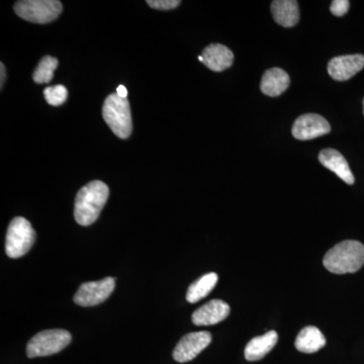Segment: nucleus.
I'll use <instances>...</instances> for the list:
<instances>
[{
	"label": "nucleus",
	"mask_w": 364,
	"mask_h": 364,
	"mask_svg": "<svg viewBox=\"0 0 364 364\" xmlns=\"http://www.w3.org/2000/svg\"><path fill=\"white\" fill-rule=\"evenodd\" d=\"M109 196L105 182L93 181L78 191L74 207V218L80 226H90L97 221Z\"/></svg>",
	"instance_id": "obj_1"
},
{
	"label": "nucleus",
	"mask_w": 364,
	"mask_h": 364,
	"mask_svg": "<svg viewBox=\"0 0 364 364\" xmlns=\"http://www.w3.org/2000/svg\"><path fill=\"white\" fill-rule=\"evenodd\" d=\"M323 263L335 274L358 272L364 264V245L355 240L340 242L326 253Z\"/></svg>",
	"instance_id": "obj_2"
},
{
	"label": "nucleus",
	"mask_w": 364,
	"mask_h": 364,
	"mask_svg": "<svg viewBox=\"0 0 364 364\" xmlns=\"http://www.w3.org/2000/svg\"><path fill=\"white\" fill-rule=\"evenodd\" d=\"M102 116L114 135L119 139L130 136L133 130V122L128 98L119 97L117 93L109 95L105 98Z\"/></svg>",
	"instance_id": "obj_3"
},
{
	"label": "nucleus",
	"mask_w": 364,
	"mask_h": 364,
	"mask_svg": "<svg viewBox=\"0 0 364 364\" xmlns=\"http://www.w3.org/2000/svg\"><path fill=\"white\" fill-rule=\"evenodd\" d=\"M36 231L31 223L23 217L14 218L7 229L6 252L11 258L26 255L36 241Z\"/></svg>",
	"instance_id": "obj_4"
},
{
	"label": "nucleus",
	"mask_w": 364,
	"mask_h": 364,
	"mask_svg": "<svg viewBox=\"0 0 364 364\" xmlns=\"http://www.w3.org/2000/svg\"><path fill=\"white\" fill-rule=\"evenodd\" d=\"M71 334L63 329L45 330L38 333L26 345V355L28 358H43L66 348L71 342Z\"/></svg>",
	"instance_id": "obj_5"
},
{
	"label": "nucleus",
	"mask_w": 364,
	"mask_h": 364,
	"mask_svg": "<svg viewBox=\"0 0 364 364\" xmlns=\"http://www.w3.org/2000/svg\"><path fill=\"white\" fill-rule=\"evenodd\" d=\"M63 11L58 0H23L14 4V11L23 20L35 23H49Z\"/></svg>",
	"instance_id": "obj_6"
},
{
	"label": "nucleus",
	"mask_w": 364,
	"mask_h": 364,
	"mask_svg": "<svg viewBox=\"0 0 364 364\" xmlns=\"http://www.w3.org/2000/svg\"><path fill=\"white\" fill-rule=\"evenodd\" d=\"M116 287L114 277H105L97 282H85L74 296V303L81 306H93L104 303L109 298Z\"/></svg>",
	"instance_id": "obj_7"
},
{
	"label": "nucleus",
	"mask_w": 364,
	"mask_h": 364,
	"mask_svg": "<svg viewBox=\"0 0 364 364\" xmlns=\"http://www.w3.org/2000/svg\"><path fill=\"white\" fill-rule=\"evenodd\" d=\"M331 126L324 117L317 114H305L296 117L291 128V134L296 140L309 141L327 135Z\"/></svg>",
	"instance_id": "obj_8"
},
{
	"label": "nucleus",
	"mask_w": 364,
	"mask_h": 364,
	"mask_svg": "<svg viewBox=\"0 0 364 364\" xmlns=\"http://www.w3.org/2000/svg\"><path fill=\"white\" fill-rule=\"evenodd\" d=\"M212 342V335L208 331L193 332L182 337L173 350L174 360L186 363L195 359Z\"/></svg>",
	"instance_id": "obj_9"
},
{
	"label": "nucleus",
	"mask_w": 364,
	"mask_h": 364,
	"mask_svg": "<svg viewBox=\"0 0 364 364\" xmlns=\"http://www.w3.org/2000/svg\"><path fill=\"white\" fill-rule=\"evenodd\" d=\"M363 68L364 56L361 54L337 56L328 63V73L337 81L349 80Z\"/></svg>",
	"instance_id": "obj_10"
},
{
	"label": "nucleus",
	"mask_w": 364,
	"mask_h": 364,
	"mask_svg": "<svg viewBox=\"0 0 364 364\" xmlns=\"http://www.w3.org/2000/svg\"><path fill=\"white\" fill-rule=\"evenodd\" d=\"M230 306L222 299H212L193 314V324L210 326L222 322L230 315Z\"/></svg>",
	"instance_id": "obj_11"
},
{
	"label": "nucleus",
	"mask_w": 364,
	"mask_h": 364,
	"mask_svg": "<svg viewBox=\"0 0 364 364\" xmlns=\"http://www.w3.org/2000/svg\"><path fill=\"white\" fill-rule=\"evenodd\" d=\"M318 161L326 168L334 172L345 183L352 186L355 181L348 162L339 151L331 149V148L321 151L318 154Z\"/></svg>",
	"instance_id": "obj_12"
},
{
	"label": "nucleus",
	"mask_w": 364,
	"mask_h": 364,
	"mask_svg": "<svg viewBox=\"0 0 364 364\" xmlns=\"http://www.w3.org/2000/svg\"><path fill=\"white\" fill-rule=\"evenodd\" d=\"M202 63L210 70L222 72L233 65L234 54L229 48L221 44H210L203 49Z\"/></svg>",
	"instance_id": "obj_13"
},
{
	"label": "nucleus",
	"mask_w": 364,
	"mask_h": 364,
	"mask_svg": "<svg viewBox=\"0 0 364 364\" xmlns=\"http://www.w3.org/2000/svg\"><path fill=\"white\" fill-rule=\"evenodd\" d=\"M289 82L291 79L284 69H268L261 79L260 90L268 97H279L289 88Z\"/></svg>",
	"instance_id": "obj_14"
},
{
	"label": "nucleus",
	"mask_w": 364,
	"mask_h": 364,
	"mask_svg": "<svg viewBox=\"0 0 364 364\" xmlns=\"http://www.w3.org/2000/svg\"><path fill=\"white\" fill-rule=\"evenodd\" d=\"M274 21L284 28H293L299 21V7L296 0H274L272 4Z\"/></svg>",
	"instance_id": "obj_15"
},
{
	"label": "nucleus",
	"mask_w": 364,
	"mask_h": 364,
	"mask_svg": "<svg viewBox=\"0 0 364 364\" xmlns=\"http://www.w3.org/2000/svg\"><path fill=\"white\" fill-rule=\"evenodd\" d=\"M279 335L275 331L267 332L262 336L255 337L245 347V358L248 361H257L264 358L277 343Z\"/></svg>",
	"instance_id": "obj_16"
},
{
	"label": "nucleus",
	"mask_w": 364,
	"mask_h": 364,
	"mask_svg": "<svg viewBox=\"0 0 364 364\" xmlns=\"http://www.w3.org/2000/svg\"><path fill=\"white\" fill-rule=\"evenodd\" d=\"M296 348L303 353H315L326 345V338L323 333L314 326H308L299 333L296 339Z\"/></svg>",
	"instance_id": "obj_17"
},
{
	"label": "nucleus",
	"mask_w": 364,
	"mask_h": 364,
	"mask_svg": "<svg viewBox=\"0 0 364 364\" xmlns=\"http://www.w3.org/2000/svg\"><path fill=\"white\" fill-rule=\"evenodd\" d=\"M217 282V273L210 272L203 275L200 279L189 286L188 293H186V301L191 304L198 303L215 289Z\"/></svg>",
	"instance_id": "obj_18"
},
{
	"label": "nucleus",
	"mask_w": 364,
	"mask_h": 364,
	"mask_svg": "<svg viewBox=\"0 0 364 364\" xmlns=\"http://www.w3.org/2000/svg\"><path fill=\"white\" fill-rule=\"evenodd\" d=\"M58 66V59L52 56H45L33 72V79L38 85L49 83L54 77V72Z\"/></svg>",
	"instance_id": "obj_19"
},
{
	"label": "nucleus",
	"mask_w": 364,
	"mask_h": 364,
	"mask_svg": "<svg viewBox=\"0 0 364 364\" xmlns=\"http://www.w3.org/2000/svg\"><path fill=\"white\" fill-rule=\"evenodd\" d=\"M44 97L48 104L53 107H59L66 102L68 97V90L64 85H58L55 86H49L45 88Z\"/></svg>",
	"instance_id": "obj_20"
},
{
	"label": "nucleus",
	"mask_w": 364,
	"mask_h": 364,
	"mask_svg": "<svg viewBox=\"0 0 364 364\" xmlns=\"http://www.w3.org/2000/svg\"><path fill=\"white\" fill-rule=\"evenodd\" d=\"M181 4L179 0H148L147 4L152 9L160 11H170L174 9Z\"/></svg>",
	"instance_id": "obj_21"
},
{
	"label": "nucleus",
	"mask_w": 364,
	"mask_h": 364,
	"mask_svg": "<svg viewBox=\"0 0 364 364\" xmlns=\"http://www.w3.org/2000/svg\"><path fill=\"white\" fill-rule=\"evenodd\" d=\"M350 2L348 0H334L332 1L330 11L336 16H343L348 13Z\"/></svg>",
	"instance_id": "obj_22"
},
{
	"label": "nucleus",
	"mask_w": 364,
	"mask_h": 364,
	"mask_svg": "<svg viewBox=\"0 0 364 364\" xmlns=\"http://www.w3.org/2000/svg\"><path fill=\"white\" fill-rule=\"evenodd\" d=\"M117 95L122 98H127V97H128V90H127V88L124 87V85L117 86Z\"/></svg>",
	"instance_id": "obj_23"
},
{
	"label": "nucleus",
	"mask_w": 364,
	"mask_h": 364,
	"mask_svg": "<svg viewBox=\"0 0 364 364\" xmlns=\"http://www.w3.org/2000/svg\"><path fill=\"white\" fill-rule=\"evenodd\" d=\"M0 71H1V88L4 87V81H6V67H4V63H0Z\"/></svg>",
	"instance_id": "obj_24"
},
{
	"label": "nucleus",
	"mask_w": 364,
	"mask_h": 364,
	"mask_svg": "<svg viewBox=\"0 0 364 364\" xmlns=\"http://www.w3.org/2000/svg\"><path fill=\"white\" fill-rule=\"evenodd\" d=\"M363 114H364V100H363Z\"/></svg>",
	"instance_id": "obj_25"
}]
</instances>
